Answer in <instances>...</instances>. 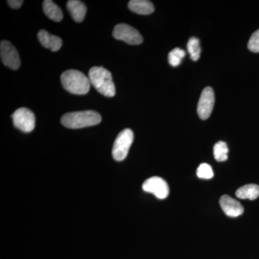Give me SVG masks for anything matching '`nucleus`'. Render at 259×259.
Segmentation results:
<instances>
[{
	"label": "nucleus",
	"instance_id": "obj_20",
	"mask_svg": "<svg viewBox=\"0 0 259 259\" xmlns=\"http://www.w3.org/2000/svg\"><path fill=\"white\" fill-rule=\"evenodd\" d=\"M248 49L253 53H259V30L253 32L248 44Z\"/></svg>",
	"mask_w": 259,
	"mask_h": 259
},
{
	"label": "nucleus",
	"instance_id": "obj_4",
	"mask_svg": "<svg viewBox=\"0 0 259 259\" xmlns=\"http://www.w3.org/2000/svg\"><path fill=\"white\" fill-rule=\"evenodd\" d=\"M134 139V133L131 129L123 130L117 135L112 147V156L115 161H122L127 157Z\"/></svg>",
	"mask_w": 259,
	"mask_h": 259
},
{
	"label": "nucleus",
	"instance_id": "obj_13",
	"mask_svg": "<svg viewBox=\"0 0 259 259\" xmlns=\"http://www.w3.org/2000/svg\"><path fill=\"white\" fill-rule=\"evenodd\" d=\"M128 8L139 15H147L154 12L153 3L147 0H131L128 3Z\"/></svg>",
	"mask_w": 259,
	"mask_h": 259
},
{
	"label": "nucleus",
	"instance_id": "obj_18",
	"mask_svg": "<svg viewBox=\"0 0 259 259\" xmlns=\"http://www.w3.org/2000/svg\"><path fill=\"white\" fill-rule=\"evenodd\" d=\"M185 56V51L182 50L180 48H176V49H173L168 54V62H169L171 66L176 67L181 64Z\"/></svg>",
	"mask_w": 259,
	"mask_h": 259
},
{
	"label": "nucleus",
	"instance_id": "obj_10",
	"mask_svg": "<svg viewBox=\"0 0 259 259\" xmlns=\"http://www.w3.org/2000/svg\"><path fill=\"white\" fill-rule=\"evenodd\" d=\"M220 205L226 215L231 218H236L241 215L244 212L242 204L236 199L225 194L220 199Z\"/></svg>",
	"mask_w": 259,
	"mask_h": 259
},
{
	"label": "nucleus",
	"instance_id": "obj_16",
	"mask_svg": "<svg viewBox=\"0 0 259 259\" xmlns=\"http://www.w3.org/2000/svg\"><path fill=\"white\" fill-rule=\"evenodd\" d=\"M228 145L223 141H219L214 144L213 148V153L214 158L218 162L226 161L228 159Z\"/></svg>",
	"mask_w": 259,
	"mask_h": 259
},
{
	"label": "nucleus",
	"instance_id": "obj_7",
	"mask_svg": "<svg viewBox=\"0 0 259 259\" xmlns=\"http://www.w3.org/2000/svg\"><path fill=\"white\" fill-rule=\"evenodd\" d=\"M143 190L154 194L158 199H166L169 194V187L166 181L159 177H152L145 181Z\"/></svg>",
	"mask_w": 259,
	"mask_h": 259
},
{
	"label": "nucleus",
	"instance_id": "obj_11",
	"mask_svg": "<svg viewBox=\"0 0 259 259\" xmlns=\"http://www.w3.org/2000/svg\"><path fill=\"white\" fill-rule=\"evenodd\" d=\"M37 37L42 47L50 49L54 52L59 51L62 47V40L60 37L51 35L47 30H40L37 34Z\"/></svg>",
	"mask_w": 259,
	"mask_h": 259
},
{
	"label": "nucleus",
	"instance_id": "obj_17",
	"mask_svg": "<svg viewBox=\"0 0 259 259\" xmlns=\"http://www.w3.org/2000/svg\"><path fill=\"white\" fill-rule=\"evenodd\" d=\"M187 49L192 60L194 61L198 60L200 58L201 48L199 45V40L197 37H191L187 44Z\"/></svg>",
	"mask_w": 259,
	"mask_h": 259
},
{
	"label": "nucleus",
	"instance_id": "obj_5",
	"mask_svg": "<svg viewBox=\"0 0 259 259\" xmlns=\"http://www.w3.org/2000/svg\"><path fill=\"white\" fill-rule=\"evenodd\" d=\"M13 124L17 128L25 133L32 132L35 128V117L33 112L29 109L22 107L12 115Z\"/></svg>",
	"mask_w": 259,
	"mask_h": 259
},
{
	"label": "nucleus",
	"instance_id": "obj_14",
	"mask_svg": "<svg viewBox=\"0 0 259 259\" xmlns=\"http://www.w3.org/2000/svg\"><path fill=\"white\" fill-rule=\"evenodd\" d=\"M42 9L48 18L55 22H60L62 20L63 15L62 10L54 2L51 0H45L42 3Z\"/></svg>",
	"mask_w": 259,
	"mask_h": 259
},
{
	"label": "nucleus",
	"instance_id": "obj_3",
	"mask_svg": "<svg viewBox=\"0 0 259 259\" xmlns=\"http://www.w3.org/2000/svg\"><path fill=\"white\" fill-rule=\"evenodd\" d=\"M63 87L66 91L74 95H86L90 91V79L81 71L77 70H67L61 76Z\"/></svg>",
	"mask_w": 259,
	"mask_h": 259
},
{
	"label": "nucleus",
	"instance_id": "obj_19",
	"mask_svg": "<svg viewBox=\"0 0 259 259\" xmlns=\"http://www.w3.org/2000/svg\"><path fill=\"white\" fill-rule=\"evenodd\" d=\"M197 175L199 178L203 180H210L214 176L212 167L207 163H203L199 165L197 170Z\"/></svg>",
	"mask_w": 259,
	"mask_h": 259
},
{
	"label": "nucleus",
	"instance_id": "obj_15",
	"mask_svg": "<svg viewBox=\"0 0 259 259\" xmlns=\"http://www.w3.org/2000/svg\"><path fill=\"white\" fill-rule=\"evenodd\" d=\"M238 198L254 200L259 197V186L255 184H250L240 187L236 192Z\"/></svg>",
	"mask_w": 259,
	"mask_h": 259
},
{
	"label": "nucleus",
	"instance_id": "obj_12",
	"mask_svg": "<svg viewBox=\"0 0 259 259\" xmlns=\"http://www.w3.org/2000/svg\"><path fill=\"white\" fill-rule=\"evenodd\" d=\"M72 18L77 23H81L87 13L86 5L79 0H70L66 4Z\"/></svg>",
	"mask_w": 259,
	"mask_h": 259
},
{
	"label": "nucleus",
	"instance_id": "obj_8",
	"mask_svg": "<svg viewBox=\"0 0 259 259\" xmlns=\"http://www.w3.org/2000/svg\"><path fill=\"white\" fill-rule=\"evenodd\" d=\"M0 56L5 66L13 70H18L20 66V59L18 51L10 42L3 40L0 44Z\"/></svg>",
	"mask_w": 259,
	"mask_h": 259
},
{
	"label": "nucleus",
	"instance_id": "obj_6",
	"mask_svg": "<svg viewBox=\"0 0 259 259\" xmlns=\"http://www.w3.org/2000/svg\"><path fill=\"white\" fill-rule=\"evenodd\" d=\"M113 36L130 45H140L143 42L142 35L136 29L127 24H118L113 30Z\"/></svg>",
	"mask_w": 259,
	"mask_h": 259
},
{
	"label": "nucleus",
	"instance_id": "obj_2",
	"mask_svg": "<svg viewBox=\"0 0 259 259\" xmlns=\"http://www.w3.org/2000/svg\"><path fill=\"white\" fill-rule=\"evenodd\" d=\"M89 79L94 88L104 96H115V87L111 73L108 70L102 66H95L89 71Z\"/></svg>",
	"mask_w": 259,
	"mask_h": 259
},
{
	"label": "nucleus",
	"instance_id": "obj_9",
	"mask_svg": "<svg viewBox=\"0 0 259 259\" xmlns=\"http://www.w3.org/2000/svg\"><path fill=\"white\" fill-rule=\"evenodd\" d=\"M214 104V94L212 88H204L197 105V113L202 120H207L212 113Z\"/></svg>",
	"mask_w": 259,
	"mask_h": 259
},
{
	"label": "nucleus",
	"instance_id": "obj_21",
	"mask_svg": "<svg viewBox=\"0 0 259 259\" xmlns=\"http://www.w3.org/2000/svg\"><path fill=\"white\" fill-rule=\"evenodd\" d=\"M23 3V0H9V1H8V5L13 9H19V8H21Z\"/></svg>",
	"mask_w": 259,
	"mask_h": 259
},
{
	"label": "nucleus",
	"instance_id": "obj_1",
	"mask_svg": "<svg viewBox=\"0 0 259 259\" xmlns=\"http://www.w3.org/2000/svg\"><path fill=\"white\" fill-rule=\"evenodd\" d=\"M101 121V115L93 110L69 112L63 115L61 119V124L64 127L71 129L91 127L98 125Z\"/></svg>",
	"mask_w": 259,
	"mask_h": 259
}]
</instances>
